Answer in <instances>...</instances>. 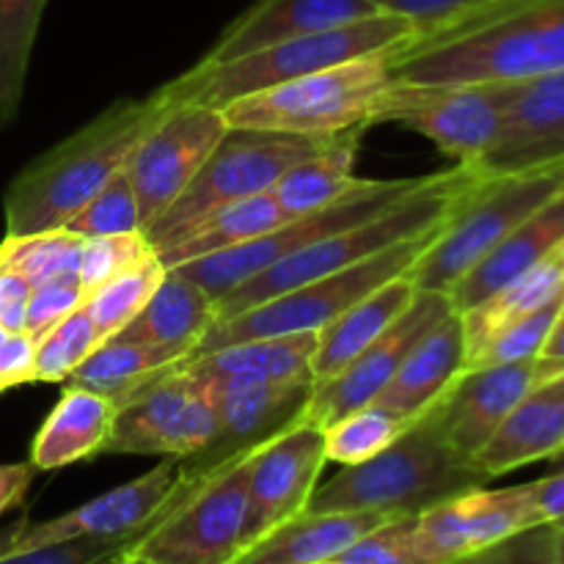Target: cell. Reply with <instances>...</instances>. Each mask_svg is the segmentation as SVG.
I'll list each match as a JSON object with an SVG mask.
<instances>
[{
    "mask_svg": "<svg viewBox=\"0 0 564 564\" xmlns=\"http://www.w3.org/2000/svg\"><path fill=\"white\" fill-rule=\"evenodd\" d=\"M564 240V191L551 198L545 207H540L532 218L523 220L512 235H507L477 268L468 270L449 292V301L455 312H468L505 290L510 281H516L523 270L554 251Z\"/></svg>",
    "mask_w": 564,
    "mask_h": 564,
    "instance_id": "obj_26",
    "label": "cell"
},
{
    "mask_svg": "<svg viewBox=\"0 0 564 564\" xmlns=\"http://www.w3.org/2000/svg\"><path fill=\"white\" fill-rule=\"evenodd\" d=\"M564 295V240L540 262L523 270L516 281L490 295L479 306L463 312V328H466L468 358L490 339L499 328L510 325L512 319L532 314L549 306L551 301ZM468 364V361H466Z\"/></svg>",
    "mask_w": 564,
    "mask_h": 564,
    "instance_id": "obj_33",
    "label": "cell"
},
{
    "mask_svg": "<svg viewBox=\"0 0 564 564\" xmlns=\"http://www.w3.org/2000/svg\"><path fill=\"white\" fill-rule=\"evenodd\" d=\"M518 83L463 86H391L378 105L375 124L397 121L430 138L457 165L477 169L496 147Z\"/></svg>",
    "mask_w": 564,
    "mask_h": 564,
    "instance_id": "obj_13",
    "label": "cell"
},
{
    "mask_svg": "<svg viewBox=\"0 0 564 564\" xmlns=\"http://www.w3.org/2000/svg\"><path fill=\"white\" fill-rule=\"evenodd\" d=\"M182 466L180 460H160L143 477L119 485L86 505L75 507L66 516L44 523L20 521L6 529L17 545H50L66 540H138L174 499L180 488Z\"/></svg>",
    "mask_w": 564,
    "mask_h": 564,
    "instance_id": "obj_18",
    "label": "cell"
},
{
    "mask_svg": "<svg viewBox=\"0 0 564 564\" xmlns=\"http://www.w3.org/2000/svg\"><path fill=\"white\" fill-rule=\"evenodd\" d=\"M562 191L564 163L512 174H482L457 202L452 218L441 226L433 246L413 262L408 275L419 290L449 295L468 270L477 268L507 235Z\"/></svg>",
    "mask_w": 564,
    "mask_h": 564,
    "instance_id": "obj_7",
    "label": "cell"
},
{
    "mask_svg": "<svg viewBox=\"0 0 564 564\" xmlns=\"http://www.w3.org/2000/svg\"><path fill=\"white\" fill-rule=\"evenodd\" d=\"M334 138L290 135V132L246 130L229 127L218 147L202 165L182 196L143 229L149 246L163 251L171 242L185 237L196 224L226 204L273 191L275 182L295 163L319 152Z\"/></svg>",
    "mask_w": 564,
    "mask_h": 564,
    "instance_id": "obj_10",
    "label": "cell"
},
{
    "mask_svg": "<svg viewBox=\"0 0 564 564\" xmlns=\"http://www.w3.org/2000/svg\"><path fill=\"white\" fill-rule=\"evenodd\" d=\"M226 130L229 124L220 108L176 105L138 143L127 163V174L135 187L143 229L152 226L182 196Z\"/></svg>",
    "mask_w": 564,
    "mask_h": 564,
    "instance_id": "obj_15",
    "label": "cell"
},
{
    "mask_svg": "<svg viewBox=\"0 0 564 564\" xmlns=\"http://www.w3.org/2000/svg\"><path fill=\"white\" fill-rule=\"evenodd\" d=\"M149 253H154V248L149 246L143 231L113 237H91V240H83L77 279L86 286V292H91L97 290L99 284H105L108 279H113L116 273H121V270L132 268V264H138L141 259H147Z\"/></svg>",
    "mask_w": 564,
    "mask_h": 564,
    "instance_id": "obj_43",
    "label": "cell"
},
{
    "mask_svg": "<svg viewBox=\"0 0 564 564\" xmlns=\"http://www.w3.org/2000/svg\"><path fill=\"white\" fill-rule=\"evenodd\" d=\"M83 237L66 229L36 231V235H6L0 242V268L20 273L31 286L53 279L77 275L80 270Z\"/></svg>",
    "mask_w": 564,
    "mask_h": 564,
    "instance_id": "obj_37",
    "label": "cell"
},
{
    "mask_svg": "<svg viewBox=\"0 0 564 564\" xmlns=\"http://www.w3.org/2000/svg\"><path fill=\"white\" fill-rule=\"evenodd\" d=\"M215 438L218 411L209 383L176 364L121 402L105 455H149L185 463L204 455Z\"/></svg>",
    "mask_w": 564,
    "mask_h": 564,
    "instance_id": "obj_12",
    "label": "cell"
},
{
    "mask_svg": "<svg viewBox=\"0 0 564 564\" xmlns=\"http://www.w3.org/2000/svg\"><path fill=\"white\" fill-rule=\"evenodd\" d=\"M427 176H405V180H364L350 196L341 202L330 204V207L314 209V213L297 215V218L284 220L279 229L268 231L259 240L246 242L240 248H229V251L213 253V257L193 259V262L180 264L182 275L202 286L215 303L224 301L231 290L246 284L257 273L268 270L270 264L281 262L290 253L303 251V248L314 246V242L325 240L330 235L350 229V226L364 224V220L375 218V215L386 213L394 207L397 202L416 191Z\"/></svg>",
    "mask_w": 564,
    "mask_h": 564,
    "instance_id": "obj_11",
    "label": "cell"
},
{
    "mask_svg": "<svg viewBox=\"0 0 564 564\" xmlns=\"http://www.w3.org/2000/svg\"><path fill=\"white\" fill-rule=\"evenodd\" d=\"M529 490H532V507L540 527L562 529L564 527V463L554 474H545L543 479L529 482Z\"/></svg>",
    "mask_w": 564,
    "mask_h": 564,
    "instance_id": "obj_50",
    "label": "cell"
},
{
    "mask_svg": "<svg viewBox=\"0 0 564 564\" xmlns=\"http://www.w3.org/2000/svg\"><path fill=\"white\" fill-rule=\"evenodd\" d=\"M540 527L527 485L474 488L408 518V538L424 564H455L518 532Z\"/></svg>",
    "mask_w": 564,
    "mask_h": 564,
    "instance_id": "obj_14",
    "label": "cell"
},
{
    "mask_svg": "<svg viewBox=\"0 0 564 564\" xmlns=\"http://www.w3.org/2000/svg\"><path fill=\"white\" fill-rule=\"evenodd\" d=\"M86 286L80 284L77 275H66V279H53L47 284L33 286L31 303H28L25 317V334L33 339H42L53 325H58L66 314L80 308L86 303Z\"/></svg>",
    "mask_w": 564,
    "mask_h": 564,
    "instance_id": "obj_46",
    "label": "cell"
},
{
    "mask_svg": "<svg viewBox=\"0 0 564 564\" xmlns=\"http://www.w3.org/2000/svg\"><path fill=\"white\" fill-rule=\"evenodd\" d=\"M560 369L564 367H554L543 358L463 369L446 394L433 405L446 441L463 457L477 460L479 452L499 433L523 394Z\"/></svg>",
    "mask_w": 564,
    "mask_h": 564,
    "instance_id": "obj_19",
    "label": "cell"
},
{
    "mask_svg": "<svg viewBox=\"0 0 564 564\" xmlns=\"http://www.w3.org/2000/svg\"><path fill=\"white\" fill-rule=\"evenodd\" d=\"M325 463L328 460L323 430L312 427L303 419L253 452L248 468V516L240 554L281 523L306 512Z\"/></svg>",
    "mask_w": 564,
    "mask_h": 564,
    "instance_id": "obj_16",
    "label": "cell"
},
{
    "mask_svg": "<svg viewBox=\"0 0 564 564\" xmlns=\"http://www.w3.org/2000/svg\"><path fill=\"white\" fill-rule=\"evenodd\" d=\"M488 482L477 463L446 441L438 416L430 408L380 455L345 466L328 482L317 485L306 510L408 518Z\"/></svg>",
    "mask_w": 564,
    "mask_h": 564,
    "instance_id": "obj_3",
    "label": "cell"
},
{
    "mask_svg": "<svg viewBox=\"0 0 564 564\" xmlns=\"http://www.w3.org/2000/svg\"><path fill=\"white\" fill-rule=\"evenodd\" d=\"M215 323L218 303L180 270L169 268L147 306L108 341L158 347L187 361Z\"/></svg>",
    "mask_w": 564,
    "mask_h": 564,
    "instance_id": "obj_25",
    "label": "cell"
},
{
    "mask_svg": "<svg viewBox=\"0 0 564 564\" xmlns=\"http://www.w3.org/2000/svg\"><path fill=\"white\" fill-rule=\"evenodd\" d=\"M33 286L20 273L0 268V325L9 334L25 330L28 303H31Z\"/></svg>",
    "mask_w": 564,
    "mask_h": 564,
    "instance_id": "obj_49",
    "label": "cell"
},
{
    "mask_svg": "<svg viewBox=\"0 0 564 564\" xmlns=\"http://www.w3.org/2000/svg\"><path fill=\"white\" fill-rule=\"evenodd\" d=\"M176 105L180 99L169 80L149 97L110 105L58 147L39 154L6 191V235L64 229L88 198L127 169L138 143Z\"/></svg>",
    "mask_w": 564,
    "mask_h": 564,
    "instance_id": "obj_2",
    "label": "cell"
},
{
    "mask_svg": "<svg viewBox=\"0 0 564 564\" xmlns=\"http://www.w3.org/2000/svg\"><path fill=\"white\" fill-rule=\"evenodd\" d=\"M253 452L213 468L180 463L182 479L174 499L127 551L171 564L235 562L246 529Z\"/></svg>",
    "mask_w": 564,
    "mask_h": 564,
    "instance_id": "obj_8",
    "label": "cell"
},
{
    "mask_svg": "<svg viewBox=\"0 0 564 564\" xmlns=\"http://www.w3.org/2000/svg\"><path fill=\"white\" fill-rule=\"evenodd\" d=\"M452 312H455V306H452L449 295L419 290L411 308L378 341L358 352L339 375L314 383V394L308 400L306 413H303V422L325 430L336 419L378 400L397 375V369L402 367L408 352L413 350V345Z\"/></svg>",
    "mask_w": 564,
    "mask_h": 564,
    "instance_id": "obj_17",
    "label": "cell"
},
{
    "mask_svg": "<svg viewBox=\"0 0 564 564\" xmlns=\"http://www.w3.org/2000/svg\"><path fill=\"white\" fill-rule=\"evenodd\" d=\"M391 516L380 512H301L242 551L231 564H328Z\"/></svg>",
    "mask_w": 564,
    "mask_h": 564,
    "instance_id": "obj_28",
    "label": "cell"
},
{
    "mask_svg": "<svg viewBox=\"0 0 564 564\" xmlns=\"http://www.w3.org/2000/svg\"><path fill=\"white\" fill-rule=\"evenodd\" d=\"M6 334H9V330H6V328H3V325H0V341H3V339H6Z\"/></svg>",
    "mask_w": 564,
    "mask_h": 564,
    "instance_id": "obj_55",
    "label": "cell"
},
{
    "mask_svg": "<svg viewBox=\"0 0 564 564\" xmlns=\"http://www.w3.org/2000/svg\"><path fill=\"white\" fill-rule=\"evenodd\" d=\"M6 391H9V389H6V386H3V383H0V394H6Z\"/></svg>",
    "mask_w": 564,
    "mask_h": 564,
    "instance_id": "obj_56",
    "label": "cell"
},
{
    "mask_svg": "<svg viewBox=\"0 0 564 564\" xmlns=\"http://www.w3.org/2000/svg\"><path fill=\"white\" fill-rule=\"evenodd\" d=\"M397 50L361 55L347 64L319 69L297 80L279 83L224 105L229 127L290 132V135L336 138L375 124V113L394 86L391 58Z\"/></svg>",
    "mask_w": 564,
    "mask_h": 564,
    "instance_id": "obj_6",
    "label": "cell"
},
{
    "mask_svg": "<svg viewBox=\"0 0 564 564\" xmlns=\"http://www.w3.org/2000/svg\"><path fill=\"white\" fill-rule=\"evenodd\" d=\"M132 543V538H86L50 545H17L9 534L0 532V564H116Z\"/></svg>",
    "mask_w": 564,
    "mask_h": 564,
    "instance_id": "obj_42",
    "label": "cell"
},
{
    "mask_svg": "<svg viewBox=\"0 0 564 564\" xmlns=\"http://www.w3.org/2000/svg\"><path fill=\"white\" fill-rule=\"evenodd\" d=\"M466 328L460 312H452L413 345L375 405L389 408L405 422H413L446 394L457 375L466 369Z\"/></svg>",
    "mask_w": 564,
    "mask_h": 564,
    "instance_id": "obj_24",
    "label": "cell"
},
{
    "mask_svg": "<svg viewBox=\"0 0 564 564\" xmlns=\"http://www.w3.org/2000/svg\"><path fill=\"white\" fill-rule=\"evenodd\" d=\"M408 424L411 422L391 413L389 408L369 402L323 430L325 460L339 463V466H356V463L369 460V457L380 455L386 446L394 444Z\"/></svg>",
    "mask_w": 564,
    "mask_h": 564,
    "instance_id": "obj_38",
    "label": "cell"
},
{
    "mask_svg": "<svg viewBox=\"0 0 564 564\" xmlns=\"http://www.w3.org/2000/svg\"><path fill=\"white\" fill-rule=\"evenodd\" d=\"M554 564H564V527L554 529Z\"/></svg>",
    "mask_w": 564,
    "mask_h": 564,
    "instance_id": "obj_54",
    "label": "cell"
},
{
    "mask_svg": "<svg viewBox=\"0 0 564 564\" xmlns=\"http://www.w3.org/2000/svg\"><path fill=\"white\" fill-rule=\"evenodd\" d=\"M284 220H290V215L281 209L273 193H259V196L242 198V202L215 209L202 224L193 226L185 237L158 251V257L165 268H180V264L193 262V259L213 257V253L259 240L268 231L279 229Z\"/></svg>",
    "mask_w": 564,
    "mask_h": 564,
    "instance_id": "obj_32",
    "label": "cell"
},
{
    "mask_svg": "<svg viewBox=\"0 0 564 564\" xmlns=\"http://www.w3.org/2000/svg\"><path fill=\"white\" fill-rule=\"evenodd\" d=\"M364 127L341 132L334 141L325 143L319 152L308 154L306 160L292 165L284 176L273 185L275 202L281 204L290 218L314 213V209L330 207L350 196L364 180L356 176V158L361 147Z\"/></svg>",
    "mask_w": 564,
    "mask_h": 564,
    "instance_id": "obj_31",
    "label": "cell"
},
{
    "mask_svg": "<svg viewBox=\"0 0 564 564\" xmlns=\"http://www.w3.org/2000/svg\"><path fill=\"white\" fill-rule=\"evenodd\" d=\"M64 229L83 237V240L143 231L135 187H132L127 169H121L97 196L88 198V202L72 215L69 224H66Z\"/></svg>",
    "mask_w": 564,
    "mask_h": 564,
    "instance_id": "obj_40",
    "label": "cell"
},
{
    "mask_svg": "<svg viewBox=\"0 0 564 564\" xmlns=\"http://www.w3.org/2000/svg\"><path fill=\"white\" fill-rule=\"evenodd\" d=\"M419 286L413 284L411 275H397L389 284L369 292L364 301L347 308L336 323L319 330L317 356H314V380H328L339 375L352 358L367 350L372 341H378L402 314L416 301Z\"/></svg>",
    "mask_w": 564,
    "mask_h": 564,
    "instance_id": "obj_30",
    "label": "cell"
},
{
    "mask_svg": "<svg viewBox=\"0 0 564 564\" xmlns=\"http://www.w3.org/2000/svg\"><path fill=\"white\" fill-rule=\"evenodd\" d=\"M116 413L119 405L108 397L66 386L61 400L39 427L28 463L36 471H55L105 455Z\"/></svg>",
    "mask_w": 564,
    "mask_h": 564,
    "instance_id": "obj_27",
    "label": "cell"
},
{
    "mask_svg": "<svg viewBox=\"0 0 564 564\" xmlns=\"http://www.w3.org/2000/svg\"><path fill=\"white\" fill-rule=\"evenodd\" d=\"M564 455V369L549 375L523 394L499 433L477 455L488 479L505 477L540 460Z\"/></svg>",
    "mask_w": 564,
    "mask_h": 564,
    "instance_id": "obj_23",
    "label": "cell"
},
{
    "mask_svg": "<svg viewBox=\"0 0 564 564\" xmlns=\"http://www.w3.org/2000/svg\"><path fill=\"white\" fill-rule=\"evenodd\" d=\"M380 14L369 0H257L242 11L204 55V64H226L257 50L330 31Z\"/></svg>",
    "mask_w": 564,
    "mask_h": 564,
    "instance_id": "obj_22",
    "label": "cell"
},
{
    "mask_svg": "<svg viewBox=\"0 0 564 564\" xmlns=\"http://www.w3.org/2000/svg\"><path fill=\"white\" fill-rule=\"evenodd\" d=\"M383 14L402 17L416 28V36L444 31L466 17L479 14L501 0H369Z\"/></svg>",
    "mask_w": 564,
    "mask_h": 564,
    "instance_id": "obj_44",
    "label": "cell"
},
{
    "mask_svg": "<svg viewBox=\"0 0 564 564\" xmlns=\"http://www.w3.org/2000/svg\"><path fill=\"white\" fill-rule=\"evenodd\" d=\"M36 468L31 463H3L0 466V516L22 505Z\"/></svg>",
    "mask_w": 564,
    "mask_h": 564,
    "instance_id": "obj_51",
    "label": "cell"
},
{
    "mask_svg": "<svg viewBox=\"0 0 564 564\" xmlns=\"http://www.w3.org/2000/svg\"><path fill=\"white\" fill-rule=\"evenodd\" d=\"M444 224L433 226L430 231L411 237V240L397 242V246L386 248V251L375 253V257L364 259V262L350 264V268L339 270V273L314 279L308 284L295 286V290L268 297V301L257 303V306L246 308V312L235 314V317L220 319V323H215L209 328V334L204 336L202 345H198V350L193 356H202V352L218 350V347L246 339L312 334V330L319 334L330 323H336L347 308L364 301L369 292L389 284L397 275H405L413 268V262L433 246V240L438 237Z\"/></svg>",
    "mask_w": 564,
    "mask_h": 564,
    "instance_id": "obj_9",
    "label": "cell"
},
{
    "mask_svg": "<svg viewBox=\"0 0 564 564\" xmlns=\"http://www.w3.org/2000/svg\"><path fill=\"white\" fill-rule=\"evenodd\" d=\"M207 383L213 391L215 411H218V438L204 455L185 460L202 468H213L237 455H248L301 422L317 380L297 378L281 380V383L207 380Z\"/></svg>",
    "mask_w": 564,
    "mask_h": 564,
    "instance_id": "obj_20",
    "label": "cell"
},
{
    "mask_svg": "<svg viewBox=\"0 0 564 564\" xmlns=\"http://www.w3.org/2000/svg\"><path fill=\"white\" fill-rule=\"evenodd\" d=\"M116 564H171V562H160V560H152V556H141V554H132V551H124V554L116 560Z\"/></svg>",
    "mask_w": 564,
    "mask_h": 564,
    "instance_id": "obj_53",
    "label": "cell"
},
{
    "mask_svg": "<svg viewBox=\"0 0 564 564\" xmlns=\"http://www.w3.org/2000/svg\"><path fill=\"white\" fill-rule=\"evenodd\" d=\"M479 176H482V171L474 169V165H455L449 171L427 174V180L416 191L408 193L402 202H397L386 213L350 226L339 235L325 237V240L314 242L303 251L290 253L286 259L270 264L268 270L231 290L224 301H218V323L268 301V297L281 295V292H290L295 286L308 284V281L323 279V275L339 273V270L364 262V259L375 257V253L386 251L397 242L411 240V237H419L433 226L444 224L455 213L457 202L477 185Z\"/></svg>",
    "mask_w": 564,
    "mask_h": 564,
    "instance_id": "obj_4",
    "label": "cell"
},
{
    "mask_svg": "<svg viewBox=\"0 0 564 564\" xmlns=\"http://www.w3.org/2000/svg\"><path fill=\"white\" fill-rule=\"evenodd\" d=\"M185 358L174 352L158 350L147 345H130V341H102L75 372L69 375L66 386L88 389L113 400L116 405L135 394L138 389L152 378L163 375L165 369L176 367Z\"/></svg>",
    "mask_w": 564,
    "mask_h": 564,
    "instance_id": "obj_34",
    "label": "cell"
},
{
    "mask_svg": "<svg viewBox=\"0 0 564 564\" xmlns=\"http://www.w3.org/2000/svg\"><path fill=\"white\" fill-rule=\"evenodd\" d=\"M319 334L268 336V339H246L218 350L202 352L182 367L207 380H257V383H281V380L314 378V356H317Z\"/></svg>",
    "mask_w": 564,
    "mask_h": 564,
    "instance_id": "obj_29",
    "label": "cell"
},
{
    "mask_svg": "<svg viewBox=\"0 0 564 564\" xmlns=\"http://www.w3.org/2000/svg\"><path fill=\"white\" fill-rule=\"evenodd\" d=\"M564 69V0H501L391 58L397 86L529 83Z\"/></svg>",
    "mask_w": 564,
    "mask_h": 564,
    "instance_id": "obj_1",
    "label": "cell"
},
{
    "mask_svg": "<svg viewBox=\"0 0 564 564\" xmlns=\"http://www.w3.org/2000/svg\"><path fill=\"white\" fill-rule=\"evenodd\" d=\"M564 295L551 301L549 306L538 308L532 314H523V317L512 319L510 325L496 330L471 358H468L466 369H479V367H496V364H512V361H529V358H538L543 350L545 339L551 334V325H554L556 312H560Z\"/></svg>",
    "mask_w": 564,
    "mask_h": 564,
    "instance_id": "obj_41",
    "label": "cell"
},
{
    "mask_svg": "<svg viewBox=\"0 0 564 564\" xmlns=\"http://www.w3.org/2000/svg\"><path fill=\"white\" fill-rule=\"evenodd\" d=\"M554 163H564V69L518 83L499 141L477 169L494 176Z\"/></svg>",
    "mask_w": 564,
    "mask_h": 564,
    "instance_id": "obj_21",
    "label": "cell"
},
{
    "mask_svg": "<svg viewBox=\"0 0 564 564\" xmlns=\"http://www.w3.org/2000/svg\"><path fill=\"white\" fill-rule=\"evenodd\" d=\"M47 0H0V130L17 119Z\"/></svg>",
    "mask_w": 564,
    "mask_h": 564,
    "instance_id": "obj_35",
    "label": "cell"
},
{
    "mask_svg": "<svg viewBox=\"0 0 564 564\" xmlns=\"http://www.w3.org/2000/svg\"><path fill=\"white\" fill-rule=\"evenodd\" d=\"M413 36H416V28L411 22L380 11L367 20L290 39V42L257 50V53L226 61V64L198 61L196 66L174 77L171 86H174L180 105L224 108V105L248 97V94L347 64V61L361 58V55L402 50Z\"/></svg>",
    "mask_w": 564,
    "mask_h": 564,
    "instance_id": "obj_5",
    "label": "cell"
},
{
    "mask_svg": "<svg viewBox=\"0 0 564 564\" xmlns=\"http://www.w3.org/2000/svg\"><path fill=\"white\" fill-rule=\"evenodd\" d=\"M455 564H554V527H532Z\"/></svg>",
    "mask_w": 564,
    "mask_h": 564,
    "instance_id": "obj_47",
    "label": "cell"
},
{
    "mask_svg": "<svg viewBox=\"0 0 564 564\" xmlns=\"http://www.w3.org/2000/svg\"><path fill=\"white\" fill-rule=\"evenodd\" d=\"M33 352H36V339L25 330L6 334L0 341V383L6 389L33 383Z\"/></svg>",
    "mask_w": 564,
    "mask_h": 564,
    "instance_id": "obj_48",
    "label": "cell"
},
{
    "mask_svg": "<svg viewBox=\"0 0 564 564\" xmlns=\"http://www.w3.org/2000/svg\"><path fill=\"white\" fill-rule=\"evenodd\" d=\"M538 358L554 364V367H564V301H562L560 312H556V319H554V325H551L549 339H545L543 350H540Z\"/></svg>",
    "mask_w": 564,
    "mask_h": 564,
    "instance_id": "obj_52",
    "label": "cell"
},
{
    "mask_svg": "<svg viewBox=\"0 0 564 564\" xmlns=\"http://www.w3.org/2000/svg\"><path fill=\"white\" fill-rule=\"evenodd\" d=\"M102 345L97 325L88 317L86 306L66 314L58 325L36 339L33 352V383H66L69 375Z\"/></svg>",
    "mask_w": 564,
    "mask_h": 564,
    "instance_id": "obj_39",
    "label": "cell"
},
{
    "mask_svg": "<svg viewBox=\"0 0 564 564\" xmlns=\"http://www.w3.org/2000/svg\"><path fill=\"white\" fill-rule=\"evenodd\" d=\"M408 518H391L380 523L328 564H424L408 538Z\"/></svg>",
    "mask_w": 564,
    "mask_h": 564,
    "instance_id": "obj_45",
    "label": "cell"
},
{
    "mask_svg": "<svg viewBox=\"0 0 564 564\" xmlns=\"http://www.w3.org/2000/svg\"><path fill=\"white\" fill-rule=\"evenodd\" d=\"M165 264L160 262L158 251L149 253L147 259H141L132 268L121 270L113 279H108L105 284H99L97 290H91L86 295V312L88 317L97 325L99 341H108L110 336L119 334L138 312L149 303L152 292L158 290V284L165 275Z\"/></svg>",
    "mask_w": 564,
    "mask_h": 564,
    "instance_id": "obj_36",
    "label": "cell"
}]
</instances>
